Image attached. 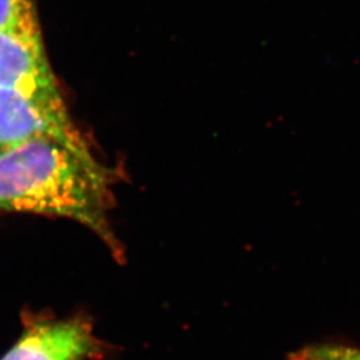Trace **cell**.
<instances>
[{
    "mask_svg": "<svg viewBox=\"0 0 360 360\" xmlns=\"http://www.w3.org/2000/svg\"><path fill=\"white\" fill-rule=\"evenodd\" d=\"M102 345L80 318L34 323L0 360H90Z\"/></svg>",
    "mask_w": 360,
    "mask_h": 360,
    "instance_id": "cell-3",
    "label": "cell"
},
{
    "mask_svg": "<svg viewBox=\"0 0 360 360\" xmlns=\"http://www.w3.org/2000/svg\"><path fill=\"white\" fill-rule=\"evenodd\" d=\"M41 136L84 141L68 116L58 84L0 87V150Z\"/></svg>",
    "mask_w": 360,
    "mask_h": 360,
    "instance_id": "cell-2",
    "label": "cell"
},
{
    "mask_svg": "<svg viewBox=\"0 0 360 360\" xmlns=\"http://www.w3.org/2000/svg\"><path fill=\"white\" fill-rule=\"evenodd\" d=\"M35 15L34 0H0V30Z\"/></svg>",
    "mask_w": 360,
    "mask_h": 360,
    "instance_id": "cell-5",
    "label": "cell"
},
{
    "mask_svg": "<svg viewBox=\"0 0 360 360\" xmlns=\"http://www.w3.org/2000/svg\"><path fill=\"white\" fill-rule=\"evenodd\" d=\"M288 360H330L323 352L322 346H309L294 352Z\"/></svg>",
    "mask_w": 360,
    "mask_h": 360,
    "instance_id": "cell-7",
    "label": "cell"
},
{
    "mask_svg": "<svg viewBox=\"0 0 360 360\" xmlns=\"http://www.w3.org/2000/svg\"><path fill=\"white\" fill-rule=\"evenodd\" d=\"M111 183L84 141L41 136L0 150V210L75 220L119 255Z\"/></svg>",
    "mask_w": 360,
    "mask_h": 360,
    "instance_id": "cell-1",
    "label": "cell"
},
{
    "mask_svg": "<svg viewBox=\"0 0 360 360\" xmlns=\"http://www.w3.org/2000/svg\"><path fill=\"white\" fill-rule=\"evenodd\" d=\"M324 355L330 360H360V348L347 346H322Z\"/></svg>",
    "mask_w": 360,
    "mask_h": 360,
    "instance_id": "cell-6",
    "label": "cell"
},
{
    "mask_svg": "<svg viewBox=\"0 0 360 360\" xmlns=\"http://www.w3.org/2000/svg\"><path fill=\"white\" fill-rule=\"evenodd\" d=\"M53 84L37 13L0 30V87Z\"/></svg>",
    "mask_w": 360,
    "mask_h": 360,
    "instance_id": "cell-4",
    "label": "cell"
}]
</instances>
